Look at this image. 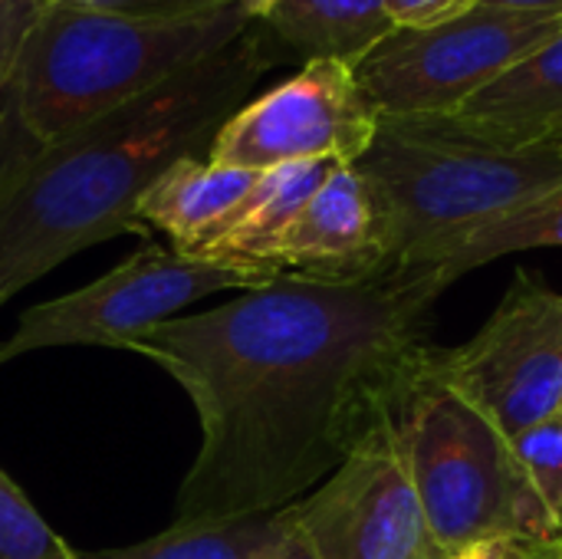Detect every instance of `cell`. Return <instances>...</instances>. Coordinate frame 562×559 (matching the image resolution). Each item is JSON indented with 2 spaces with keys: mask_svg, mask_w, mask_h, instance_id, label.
I'll list each match as a JSON object with an SVG mask.
<instances>
[{
  "mask_svg": "<svg viewBox=\"0 0 562 559\" xmlns=\"http://www.w3.org/2000/svg\"><path fill=\"white\" fill-rule=\"evenodd\" d=\"M30 3H36V7H49V3H63V0H30Z\"/></svg>",
  "mask_w": 562,
  "mask_h": 559,
  "instance_id": "obj_28",
  "label": "cell"
},
{
  "mask_svg": "<svg viewBox=\"0 0 562 559\" xmlns=\"http://www.w3.org/2000/svg\"><path fill=\"white\" fill-rule=\"evenodd\" d=\"M547 247H562V178L547 191L533 194L530 201L504 211L501 217L441 241L405 270L425 273L435 283V290L445 293L454 280H461L464 273L484 264L524 250H547Z\"/></svg>",
  "mask_w": 562,
  "mask_h": 559,
  "instance_id": "obj_14",
  "label": "cell"
},
{
  "mask_svg": "<svg viewBox=\"0 0 562 559\" xmlns=\"http://www.w3.org/2000/svg\"><path fill=\"white\" fill-rule=\"evenodd\" d=\"M260 171L181 158L142 194L135 217L171 241L178 254L194 250L257 185Z\"/></svg>",
  "mask_w": 562,
  "mask_h": 559,
  "instance_id": "obj_13",
  "label": "cell"
},
{
  "mask_svg": "<svg viewBox=\"0 0 562 559\" xmlns=\"http://www.w3.org/2000/svg\"><path fill=\"white\" fill-rule=\"evenodd\" d=\"M560 30L562 16L477 3L428 30L395 26L352 72L379 115H448Z\"/></svg>",
  "mask_w": 562,
  "mask_h": 559,
  "instance_id": "obj_7",
  "label": "cell"
},
{
  "mask_svg": "<svg viewBox=\"0 0 562 559\" xmlns=\"http://www.w3.org/2000/svg\"><path fill=\"white\" fill-rule=\"evenodd\" d=\"M379 112L362 96L352 66L310 59L263 96L244 102L214 135L207 161L270 171L293 161L352 165L372 145Z\"/></svg>",
  "mask_w": 562,
  "mask_h": 559,
  "instance_id": "obj_10",
  "label": "cell"
},
{
  "mask_svg": "<svg viewBox=\"0 0 562 559\" xmlns=\"http://www.w3.org/2000/svg\"><path fill=\"white\" fill-rule=\"evenodd\" d=\"M514 455L550 527L562 534V412L517 435Z\"/></svg>",
  "mask_w": 562,
  "mask_h": 559,
  "instance_id": "obj_19",
  "label": "cell"
},
{
  "mask_svg": "<svg viewBox=\"0 0 562 559\" xmlns=\"http://www.w3.org/2000/svg\"><path fill=\"white\" fill-rule=\"evenodd\" d=\"M484 7H504V10H527V13H547L562 16V0H477Z\"/></svg>",
  "mask_w": 562,
  "mask_h": 559,
  "instance_id": "obj_24",
  "label": "cell"
},
{
  "mask_svg": "<svg viewBox=\"0 0 562 559\" xmlns=\"http://www.w3.org/2000/svg\"><path fill=\"white\" fill-rule=\"evenodd\" d=\"M310 559H441L425 521L402 422L359 445L319 488L283 507Z\"/></svg>",
  "mask_w": 562,
  "mask_h": 559,
  "instance_id": "obj_9",
  "label": "cell"
},
{
  "mask_svg": "<svg viewBox=\"0 0 562 559\" xmlns=\"http://www.w3.org/2000/svg\"><path fill=\"white\" fill-rule=\"evenodd\" d=\"M550 544H553V550H557V557L562 559V534H560V537H553Z\"/></svg>",
  "mask_w": 562,
  "mask_h": 559,
  "instance_id": "obj_27",
  "label": "cell"
},
{
  "mask_svg": "<svg viewBox=\"0 0 562 559\" xmlns=\"http://www.w3.org/2000/svg\"><path fill=\"white\" fill-rule=\"evenodd\" d=\"M286 56L257 20L244 36L53 145L0 165V306L63 260L142 231V194L217 128Z\"/></svg>",
  "mask_w": 562,
  "mask_h": 559,
  "instance_id": "obj_2",
  "label": "cell"
},
{
  "mask_svg": "<svg viewBox=\"0 0 562 559\" xmlns=\"http://www.w3.org/2000/svg\"><path fill=\"white\" fill-rule=\"evenodd\" d=\"M40 7L30 0H0V89L7 86L13 63L20 56V46L36 20Z\"/></svg>",
  "mask_w": 562,
  "mask_h": 559,
  "instance_id": "obj_20",
  "label": "cell"
},
{
  "mask_svg": "<svg viewBox=\"0 0 562 559\" xmlns=\"http://www.w3.org/2000/svg\"><path fill=\"white\" fill-rule=\"evenodd\" d=\"M273 277L280 273L260 264L188 257L175 247L145 244L99 280L23 310L16 329L0 343V366L66 346L125 349L142 333L175 320L184 306L211 293H244Z\"/></svg>",
  "mask_w": 562,
  "mask_h": 559,
  "instance_id": "obj_6",
  "label": "cell"
},
{
  "mask_svg": "<svg viewBox=\"0 0 562 559\" xmlns=\"http://www.w3.org/2000/svg\"><path fill=\"white\" fill-rule=\"evenodd\" d=\"M369 188L389 270L530 201L562 178V142L501 148L445 115H379L372 145L352 161Z\"/></svg>",
  "mask_w": 562,
  "mask_h": 559,
  "instance_id": "obj_4",
  "label": "cell"
},
{
  "mask_svg": "<svg viewBox=\"0 0 562 559\" xmlns=\"http://www.w3.org/2000/svg\"><path fill=\"white\" fill-rule=\"evenodd\" d=\"M0 559H79L0 468Z\"/></svg>",
  "mask_w": 562,
  "mask_h": 559,
  "instance_id": "obj_18",
  "label": "cell"
},
{
  "mask_svg": "<svg viewBox=\"0 0 562 559\" xmlns=\"http://www.w3.org/2000/svg\"><path fill=\"white\" fill-rule=\"evenodd\" d=\"M533 559H560V557H557L553 544L547 540V544H540V550H537V557H533Z\"/></svg>",
  "mask_w": 562,
  "mask_h": 559,
  "instance_id": "obj_26",
  "label": "cell"
},
{
  "mask_svg": "<svg viewBox=\"0 0 562 559\" xmlns=\"http://www.w3.org/2000/svg\"><path fill=\"white\" fill-rule=\"evenodd\" d=\"M240 3H244V7H247L254 16H257V20H260V16H263V13H267V10H270L277 0H240Z\"/></svg>",
  "mask_w": 562,
  "mask_h": 559,
  "instance_id": "obj_25",
  "label": "cell"
},
{
  "mask_svg": "<svg viewBox=\"0 0 562 559\" xmlns=\"http://www.w3.org/2000/svg\"><path fill=\"white\" fill-rule=\"evenodd\" d=\"M540 550V544L530 540H484V544H471L464 550L445 554L441 559H533Z\"/></svg>",
  "mask_w": 562,
  "mask_h": 559,
  "instance_id": "obj_23",
  "label": "cell"
},
{
  "mask_svg": "<svg viewBox=\"0 0 562 559\" xmlns=\"http://www.w3.org/2000/svg\"><path fill=\"white\" fill-rule=\"evenodd\" d=\"M254 23L240 0L181 13H115L69 0L40 7L0 89L3 119L16 125L23 152L53 145L224 49Z\"/></svg>",
  "mask_w": 562,
  "mask_h": 559,
  "instance_id": "obj_3",
  "label": "cell"
},
{
  "mask_svg": "<svg viewBox=\"0 0 562 559\" xmlns=\"http://www.w3.org/2000/svg\"><path fill=\"white\" fill-rule=\"evenodd\" d=\"M412 481L441 554L484 540L547 544L560 537L540 511L514 441L438 366L402 418Z\"/></svg>",
  "mask_w": 562,
  "mask_h": 559,
  "instance_id": "obj_5",
  "label": "cell"
},
{
  "mask_svg": "<svg viewBox=\"0 0 562 559\" xmlns=\"http://www.w3.org/2000/svg\"><path fill=\"white\" fill-rule=\"evenodd\" d=\"M79 559H310L283 511L207 524H171L168 530L119 550Z\"/></svg>",
  "mask_w": 562,
  "mask_h": 559,
  "instance_id": "obj_17",
  "label": "cell"
},
{
  "mask_svg": "<svg viewBox=\"0 0 562 559\" xmlns=\"http://www.w3.org/2000/svg\"><path fill=\"white\" fill-rule=\"evenodd\" d=\"M260 23L283 56L346 66H356L395 30L385 0H277Z\"/></svg>",
  "mask_w": 562,
  "mask_h": 559,
  "instance_id": "obj_15",
  "label": "cell"
},
{
  "mask_svg": "<svg viewBox=\"0 0 562 559\" xmlns=\"http://www.w3.org/2000/svg\"><path fill=\"white\" fill-rule=\"evenodd\" d=\"M76 7H92V10H115V13H181V10H198L211 7L221 0H69Z\"/></svg>",
  "mask_w": 562,
  "mask_h": 559,
  "instance_id": "obj_22",
  "label": "cell"
},
{
  "mask_svg": "<svg viewBox=\"0 0 562 559\" xmlns=\"http://www.w3.org/2000/svg\"><path fill=\"white\" fill-rule=\"evenodd\" d=\"M438 376L510 441L562 412V293L517 270L484 326L438 353Z\"/></svg>",
  "mask_w": 562,
  "mask_h": 559,
  "instance_id": "obj_8",
  "label": "cell"
},
{
  "mask_svg": "<svg viewBox=\"0 0 562 559\" xmlns=\"http://www.w3.org/2000/svg\"><path fill=\"white\" fill-rule=\"evenodd\" d=\"M438 297L418 270L280 273L132 339L125 353L168 372L201 425L175 524L277 514L398 425L438 366L425 323Z\"/></svg>",
  "mask_w": 562,
  "mask_h": 559,
  "instance_id": "obj_1",
  "label": "cell"
},
{
  "mask_svg": "<svg viewBox=\"0 0 562 559\" xmlns=\"http://www.w3.org/2000/svg\"><path fill=\"white\" fill-rule=\"evenodd\" d=\"M273 273L306 280H366L389 270L382 227L366 181L339 165L270 241L260 257Z\"/></svg>",
  "mask_w": 562,
  "mask_h": 559,
  "instance_id": "obj_11",
  "label": "cell"
},
{
  "mask_svg": "<svg viewBox=\"0 0 562 559\" xmlns=\"http://www.w3.org/2000/svg\"><path fill=\"white\" fill-rule=\"evenodd\" d=\"M477 7V0H385V10L395 26L405 30H428L448 23L461 13Z\"/></svg>",
  "mask_w": 562,
  "mask_h": 559,
  "instance_id": "obj_21",
  "label": "cell"
},
{
  "mask_svg": "<svg viewBox=\"0 0 562 559\" xmlns=\"http://www.w3.org/2000/svg\"><path fill=\"white\" fill-rule=\"evenodd\" d=\"M445 119L501 148L562 142V30Z\"/></svg>",
  "mask_w": 562,
  "mask_h": 559,
  "instance_id": "obj_12",
  "label": "cell"
},
{
  "mask_svg": "<svg viewBox=\"0 0 562 559\" xmlns=\"http://www.w3.org/2000/svg\"><path fill=\"white\" fill-rule=\"evenodd\" d=\"M339 168L336 161H293L260 171L247 198L194 247L188 257L260 264L270 241L293 221V214L313 198V191ZM263 267V264H260Z\"/></svg>",
  "mask_w": 562,
  "mask_h": 559,
  "instance_id": "obj_16",
  "label": "cell"
}]
</instances>
